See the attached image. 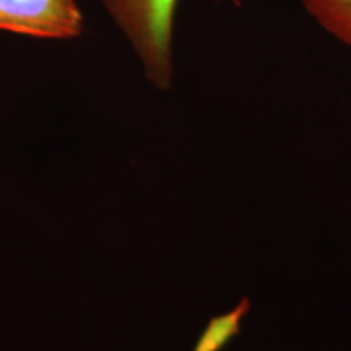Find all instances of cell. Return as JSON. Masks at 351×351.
I'll list each match as a JSON object with an SVG mask.
<instances>
[{"label": "cell", "mask_w": 351, "mask_h": 351, "mask_svg": "<svg viewBox=\"0 0 351 351\" xmlns=\"http://www.w3.org/2000/svg\"><path fill=\"white\" fill-rule=\"evenodd\" d=\"M179 0H101L117 28L134 47L145 77L158 90L174 77L173 39Z\"/></svg>", "instance_id": "obj_1"}, {"label": "cell", "mask_w": 351, "mask_h": 351, "mask_svg": "<svg viewBox=\"0 0 351 351\" xmlns=\"http://www.w3.org/2000/svg\"><path fill=\"white\" fill-rule=\"evenodd\" d=\"M85 20L77 0H0V32L39 39H75Z\"/></svg>", "instance_id": "obj_2"}, {"label": "cell", "mask_w": 351, "mask_h": 351, "mask_svg": "<svg viewBox=\"0 0 351 351\" xmlns=\"http://www.w3.org/2000/svg\"><path fill=\"white\" fill-rule=\"evenodd\" d=\"M251 311L249 298H243L236 307L225 314L215 315L207 324L192 351H223L226 345L241 332L245 315Z\"/></svg>", "instance_id": "obj_3"}, {"label": "cell", "mask_w": 351, "mask_h": 351, "mask_svg": "<svg viewBox=\"0 0 351 351\" xmlns=\"http://www.w3.org/2000/svg\"><path fill=\"white\" fill-rule=\"evenodd\" d=\"M313 19L346 46L351 47V0H301Z\"/></svg>", "instance_id": "obj_4"}]
</instances>
